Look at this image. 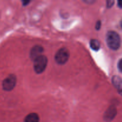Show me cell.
I'll list each match as a JSON object with an SVG mask.
<instances>
[{"label": "cell", "instance_id": "obj_1", "mask_svg": "<svg viewBox=\"0 0 122 122\" xmlns=\"http://www.w3.org/2000/svg\"><path fill=\"white\" fill-rule=\"evenodd\" d=\"M106 42L107 45L113 50H117L121 45V39L117 32L114 31H109L106 35Z\"/></svg>", "mask_w": 122, "mask_h": 122}, {"label": "cell", "instance_id": "obj_2", "mask_svg": "<svg viewBox=\"0 0 122 122\" xmlns=\"http://www.w3.org/2000/svg\"><path fill=\"white\" fill-rule=\"evenodd\" d=\"M48 64L47 57L42 55L33 60V68L35 72L38 74L42 73L46 69Z\"/></svg>", "mask_w": 122, "mask_h": 122}, {"label": "cell", "instance_id": "obj_3", "mask_svg": "<svg viewBox=\"0 0 122 122\" xmlns=\"http://www.w3.org/2000/svg\"><path fill=\"white\" fill-rule=\"evenodd\" d=\"M70 57V52L66 48H61L58 50L55 56V60L58 64H64Z\"/></svg>", "mask_w": 122, "mask_h": 122}, {"label": "cell", "instance_id": "obj_4", "mask_svg": "<svg viewBox=\"0 0 122 122\" xmlns=\"http://www.w3.org/2000/svg\"><path fill=\"white\" fill-rule=\"evenodd\" d=\"M17 82L16 76L14 75H10L4 79L2 83V89L5 91H11L15 87Z\"/></svg>", "mask_w": 122, "mask_h": 122}, {"label": "cell", "instance_id": "obj_5", "mask_svg": "<svg viewBox=\"0 0 122 122\" xmlns=\"http://www.w3.org/2000/svg\"><path fill=\"white\" fill-rule=\"evenodd\" d=\"M44 48L40 45H36L33 46L30 52V57L32 60H35L36 58L42 55Z\"/></svg>", "mask_w": 122, "mask_h": 122}, {"label": "cell", "instance_id": "obj_6", "mask_svg": "<svg viewBox=\"0 0 122 122\" xmlns=\"http://www.w3.org/2000/svg\"><path fill=\"white\" fill-rule=\"evenodd\" d=\"M117 114L116 108L114 106H110L104 114V119L107 122H110L113 120Z\"/></svg>", "mask_w": 122, "mask_h": 122}, {"label": "cell", "instance_id": "obj_7", "mask_svg": "<svg viewBox=\"0 0 122 122\" xmlns=\"http://www.w3.org/2000/svg\"><path fill=\"white\" fill-rule=\"evenodd\" d=\"M112 83L118 92L122 95V79L117 76H114L112 78Z\"/></svg>", "mask_w": 122, "mask_h": 122}, {"label": "cell", "instance_id": "obj_8", "mask_svg": "<svg viewBox=\"0 0 122 122\" xmlns=\"http://www.w3.org/2000/svg\"><path fill=\"white\" fill-rule=\"evenodd\" d=\"M24 122H39V117L36 113H30L25 117Z\"/></svg>", "mask_w": 122, "mask_h": 122}, {"label": "cell", "instance_id": "obj_9", "mask_svg": "<svg viewBox=\"0 0 122 122\" xmlns=\"http://www.w3.org/2000/svg\"><path fill=\"white\" fill-rule=\"evenodd\" d=\"M89 45H90L91 48L95 51H98L100 49V46H101L100 42H99L97 39H91V40L90 41Z\"/></svg>", "mask_w": 122, "mask_h": 122}, {"label": "cell", "instance_id": "obj_10", "mask_svg": "<svg viewBox=\"0 0 122 122\" xmlns=\"http://www.w3.org/2000/svg\"><path fill=\"white\" fill-rule=\"evenodd\" d=\"M114 3V1H111V0H110V1H107V7H108V8H110V7H112V6L113 5Z\"/></svg>", "mask_w": 122, "mask_h": 122}, {"label": "cell", "instance_id": "obj_11", "mask_svg": "<svg viewBox=\"0 0 122 122\" xmlns=\"http://www.w3.org/2000/svg\"><path fill=\"white\" fill-rule=\"evenodd\" d=\"M117 66H118V69H119V71L122 73V58L119 60V63H118Z\"/></svg>", "mask_w": 122, "mask_h": 122}, {"label": "cell", "instance_id": "obj_12", "mask_svg": "<svg viewBox=\"0 0 122 122\" xmlns=\"http://www.w3.org/2000/svg\"><path fill=\"white\" fill-rule=\"evenodd\" d=\"M101 22L100 20H98V21L97 22L96 25H95V28H96L97 30H100V28H101Z\"/></svg>", "mask_w": 122, "mask_h": 122}, {"label": "cell", "instance_id": "obj_13", "mask_svg": "<svg viewBox=\"0 0 122 122\" xmlns=\"http://www.w3.org/2000/svg\"><path fill=\"white\" fill-rule=\"evenodd\" d=\"M117 5L120 8H122V0H120V1H118L117 2Z\"/></svg>", "mask_w": 122, "mask_h": 122}, {"label": "cell", "instance_id": "obj_14", "mask_svg": "<svg viewBox=\"0 0 122 122\" xmlns=\"http://www.w3.org/2000/svg\"><path fill=\"white\" fill-rule=\"evenodd\" d=\"M30 2V1H23L22 2V3H23V5H27Z\"/></svg>", "mask_w": 122, "mask_h": 122}, {"label": "cell", "instance_id": "obj_15", "mask_svg": "<svg viewBox=\"0 0 122 122\" xmlns=\"http://www.w3.org/2000/svg\"><path fill=\"white\" fill-rule=\"evenodd\" d=\"M120 26H121V27L122 28V20H121V21H120Z\"/></svg>", "mask_w": 122, "mask_h": 122}]
</instances>
